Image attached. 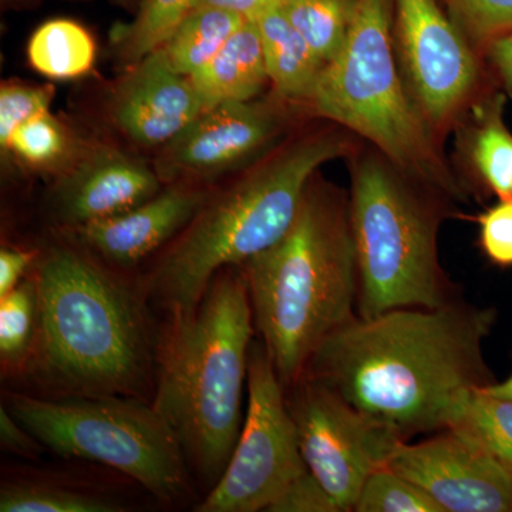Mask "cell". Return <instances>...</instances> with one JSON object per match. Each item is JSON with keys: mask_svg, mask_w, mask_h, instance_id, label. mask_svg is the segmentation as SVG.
Segmentation results:
<instances>
[{"mask_svg": "<svg viewBox=\"0 0 512 512\" xmlns=\"http://www.w3.org/2000/svg\"><path fill=\"white\" fill-rule=\"evenodd\" d=\"M495 319L494 309L460 298L439 308L356 315L323 340L303 376L389 421L406 439L436 433L463 394L495 382L484 355Z\"/></svg>", "mask_w": 512, "mask_h": 512, "instance_id": "6da1fadb", "label": "cell"}, {"mask_svg": "<svg viewBox=\"0 0 512 512\" xmlns=\"http://www.w3.org/2000/svg\"><path fill=\"white\" fill-rule=\"evenodd\" d=\"M239 268L255 330L285 390L291 389L323 340L357 315L349 194L315 175L284 237Z\"/></svg>", "mask_w": 512, "mask_h": 512, "instance_id": "7a4b0ae2", "label": "cell"}, {"mask_svg": "<svg viewBox=\"0 0 512 512\" xmlns=\"http://www.w3.org/2000/svg\"><path fill=\"white\" fill-rule=\"evenodd\" d=\"M338 127L286 138L227 187L210 192L148 279L171 316L194 312L218 272L239 268L284 237L320 168L355 154L348 130Z\"/></svg>", "mask_w": 512, "mask_h": 512, "instance_id": "3957f363", "label": "cell"}, {"mask_svg": "<svg viewBox=\"0 0 512 512\" xmlns=\"http://www.w3.org/2000/svg\"><path fill=\"white\" fill-rule=\"evenodd\" d=\"M37 335L30 359L39 383L67 397L134 396L150 370L143 305L87 249L53 244L39 256Z\"/></svg>", "mask_w": 512, "mask_h": 512, "instance_id": "277c9868", "label": "cell"}, {"mask_svg": "<svg viewBox=\"0 0 512 512\" xmlns=\"http://www.w3.org/2000/svg\"><path fill=\"white\" fill-rule=\"evenodd\" d=\"M254 330L247 281L231 266L215 275L194 312L171 316L160 348L154 409L210 490L241 434Z\"/></svg>", "mask_w": 512, "mask_h": 512, "instance_id": "5b68a950", "label": "cell"}, {"mask_svg": "<svg viewBox=\"0 0 512 512\" xmlns=\"http://www.w3.org/2000/svg\"><path fill=\"white\" fill-rule=\"evenodd\" d=\"M451 204L377 150L352 157L349 207L359 272L357 315L439 308L458 298L439 254L440 228L450 217Z\"/></svg>", "mask_w": 512, "mask_h": 512, "instance_id": "8992f818", "label": "cell"}, {"mask_svg": "<svg viewBox=\"0 0 512 512\" xmlns=\"http://www.w3.org/2000/svg\"><path fill=\"white\" fill-rule=\"evenodd\" d=\"M305 106L365 138L417 183L453 202L467 200L397 69L387 0H356L348 40L323 67Z\"/></svg>", "mask_w": 512, "mask_h": 512, "instance_id": "52a82bcc", "label": "cell"}, {"mask_svg": "<svg viewBox=\"0 0 512 512\" xmlns=\"http://www.w3.org/2000/svg\"><path fill=\"white\" fill-rule=\"evenodd\" d=\"M6 407L59 456L114 468L163 503L187 494L183 448L153 404L128 396L49 400L13 393Z\"/></svg>", "mask_w": 512, "mask_h": 512, "instance_id": "ba28073f", "label": "cell"}, {"mask_svg": "<svg viewBox=\"0 0 512 512\" xmlns=\"http://www.w3.org/2000/svg\"><path fill=\"white\" fill-rule=\"evenodd\" d=\"M244 426L224 474L198 512H256L268 508L308 470L286 390L264 343H252Z\"/></svg>", "mask_w": 512, "mask_h": 512, "instance_id": "9c48e42d", "label": "cell"}, {"mask_svg": "<svg viewBox=\"0 0 512 512\" xmlns=\"http://www.w3.org/2000/svg\"><path fill=\"white\" fill-rule=\"evenodd\" d=\"M286 403L306 467L339 512L353 511L367 478L389 464L406 437L309 377L286 390Z\"/></svg>", "mask_w": 512, "mask_h": 512, "instance_id": "30bf717a", "label": "cell"}, {"mask_svg": "<svg viewBox=\"0 0 512 512\" xmlns=\"http://www.w3.org/2000/svg\"><path fill=\"white\" fill-rule=\"evenodd\" d=\"M286 103L275 94L202 111L158 151L153 167L161 183L207 185L249 167L279 144L289 119Z\"/></svg>", "mask_w": 512, "mask_h": 512, "instance_id": "8fae6325", "label": "cell"}, {"mask_svg": "<svg viewBox=\"0 0 512 512\" xmlns=\"http://www.w3.org/2000/svg\"><path fill=\"white\" fill-rule=\"evenodd\" d=\"M396 12L409 92L427 123L439 131L476 92V53L436 0H396Z\"/></svg>", "mask_w": 512, "mask_h": 512, "instance_id": "7c38bea8", "label": "cell"}, {"mask_svg": "<svg viewBox=\"0 0 512 512\" xmlns=\"http://www.w3.org/2000/svg\"><path fill=\"white\" fill-rule=\"evenodd\" d=\"M387 466L421 488L441 512H512L510 474L454 431L403 441Z\"/></svg>", "mask_w": 512, "mask_h": 512, "instance_id": "4fadbf2b", "label": "cell"}, {"mask_svg": "<svg viewBox=\"0 0 512 512\" xmlns=\"http://www.w3.org/2000/svg\"><path fill=\"white\" fill-rule=\"evenodd\" d=\"M107 107L121 136L141 148L164 147L205 110L190 79L171 66L163 49L126 67Z\"/></svg>", "mask_w": 512, "mask_h": 512, "instance_id": "5bb4252c", "label": "cell"}, {"mask_svg": "<svg viewBox=\"0 0 512 512\" xmlns=\"http://www.w3.org/2000/svg\"><path fill=\"white\" fill-rule=\"evenodd\" d=\"M154 167L109 144L93 143L72 170L57 178L52 207L69 228L104 220L156 197L161 191Z\"/></svg>", "mask_w": 512, "mask_h": 512, "instance_id": "9a60e30c", "label": "cell"}, {"mask_svg": "<svg viewBox=\"0 0 512 512\" xmlns=\"http://www.w3.org/2000/svg\"><path fill=\"white\" fill-rule=\"evenodd\" d=\"M205 184L167 185L133 210L74 228L84 249L116 266H133L173 241L210 195Z\"/></svg>", "mask_w": 512, "mask_h": 512, "instance_id": "2e32d148", "label": "cell"}, {"mask_svg": "<svg viewBox=\"0 0 512 512\" xmlns=\"http://www.w3.org/2000/svg\"><path fill=\"white\" fill-rule=\"evenodd\" d=\"M188 79L205 110L256 99L269 79L254 20H245L218 55Z\"/></svg>", "mask_w": 512, "mask_h": 512, "instance_id": "e0dca14e", "label": "cell"}, {"mask_svg": "<svg viewBox=\"0 0 512 512\" xmlns=\"http://www.w3.org/2000/svg\"><path fill=\"white\" fill-rule=\"evenodd\" d=\"M251 20L261 37L266 73L276 96L305 104L326 63L289 22L281 5Z\"/></svg>", "mask_w": 512, "mask_h": 512, "instance_id": "ac0fdd59", "label": "cell"}, {"mask_svg": "<svg viewBox=\"0 0 512 512\" xmlns=\"http://www.w3.org/2000/svg\"><path fill=\"white\" fill-rule=\"evenodd\" d=\"M92 144L47 111L15 131L2 148V156L25 173L57 180L72 170Z\"/></svg>", "mask_w": 512, "mask_h": 512, "instance_id": "d6986e66", "label": "cell"}, {"mask_svg": "<svg viewBox=\"0 0 512 512\" xmlns=\"http://www.w3.org/2000/svg\"><path fill=\"white\" fill-rule=\"evenodd\" d=\"M126 505L114 495L63 478H9L0 487L2 512H121Z\"/></svg>", "mask_w": 512, "mask_h": 512, "instance_id": "ffe728a7", "label": "cell"}, {"mask_svg": "<svg viewBox=\"0 0 512 512\" xmlns=\"http://www.w3.org/2000/svg\"><path fill=\"white\" fill-rule=\"evenodd\" d=\"M497 461L512 478V400L470 390L448 410L446 426Z\"/></svg>", "mask_w": 512, "mask_h": 512, "instance_id": "44dd1931", "label": "cell"}, {"mask_svg": "<svg viewBox=\"0 0 512 512\" xmlns=\"http://www.w3.org/2000/svg\"><path fill=\"white\" fill-rule=\"evenodd\" d=\"M505 96L480 104L468 138V157L480 183L498 200L512 198V133L504 119Z\"/></svg>", "mask_w": 512, "mask_h": 512, "instance_id": "7402d4cb", "label": "cell"}, {"mask_svg": "<svg viewBox=\"0 0 512 512\" xmlns=\"http://www.w3.org/2000/svg\"><path fill=\"white\" fill-rule=\"evenodd\" d=\"M97 45L92 33L72 19H52L32 33L28 62L47 79L70 80L86 76L96 63Z\"/></svg>", "mask_w": 512, "mask_h": 512, "instance_id": "603a6c76", "label": "cell"}, {"mask_svg": "<svg viewBox=\"0 0 512 512\" xmlns=\"http://www.w3.org/2000/svg\"><path fill=\"white\" fill-rule=\"evenodd\" d=\"M245 20L227 9L197 6L161 49L178 73L190 77L218 55Z\"/></svg>", "mask_w": 512, "mask_h": 512, "instance_id": "cb8c5ba5", "label": "cell"}, {"mask_svg": "<svg viewBox=\"0 0 512 512\" xmlns=\"http://www.w3.org/2000/svg\"><path fill=\"white\" fill-rule=\"evenodd\" d=\"M200 0H143L134 18L111 30V49L126 69L161 49Z\"/></svg>", "mask_w": 512, "mask_h": 512, "instance_id": "d4e9b609", "label": "cell"}, {"mask_svg": "<svg viewBox=\"0 0 512 512\" xmlns=\"http://www.w3.org/2000/svg\"><path fill=\"white\" fill-rule=\"evenodd\" d=\"M281 9L316 55L328 63L348 40L356 0H282Z\"/></svg>", "mask_w": 512, "mask_h": 512, "instance_id": "484cf974", "label": "cell"}, {"mask_svg": "<svg viewBox=\"0 0 512 512\" xmlns=\"http://www.w3.org/2000/svg\"><path fill=\"white\" fill-rule=\"evenodd\" d=\"M35 276L0 298V362L5 372L18 373L32 359L37 335Z\"/></svg>", "mask_w": 512, "mask_h": 512, "instance_id": "4316f807", "label": "cell"}, {"mask_svg": "<svg viewBox=\"0 0 512 512\" xmlns=\"http://www.w3.org/2000/svg\"><path fill=\"white\" fill-rule=\"evenodd\" d=\"M355 512H441L439 505L389 466L370 474L357 495Z\"/></svg>", "mask_w": 512, "mask_h": 512, "instance_id": "83f0119b", "label": "cell"}, {"mask_svg": "<svg viewBox=\"0 0 512 512\" xmlns=\"http://www.w3.org/2000/svg\"><path fill=\"white\" fill-rule=\"evenodd\" d=\"M55 99L52 84L3 82L0 86V150L23 124L50 111Z\"/></svg>", "mask_w": 512, "mask_h": 512, "instance_id": "f1b7e54d", "label": "cell"}, {"mask_svg": "<svg viewBox=\"0 0 512 512\" xmlns=\"http://www.w3.org/2000/svg\"><path fill=\"white\" fill-rule=\"evenodd\" d=\"M480 244L494 265L512 268V198L500 200L478 217Z\"/></svg>", "mask_w": 512, "mask_h": 512, "instance_id": "f546056e", "label": "cell"}, {"mask_svg": "<svg viewBox=\"0 0 512 512\" xmlns=\"http://www.w3.org/2000/svg\"><path fill=\"white\" fill-rule=\"evenodd\" d=\"M471 35L485 47L512 32V0H458Z\"/></svg>", "mask_w": 512, "mask_h": 512, "instance_id": "4dcf8cb0", "label": "cell"}, {"mask_svg": "<svg viewBox=\"0 0 512 512\" xmlns=\"http://www.w3.org/2000/svg\"><path fill=\"white\" fill-rule=\"evenodd\" d=\"M269 512H339L332 497L311 471L296 477L279 495Z\"/></svg>", "mask_w": 512, "mask_h": 512, "instance_id": "1f68e13d", "label": "cell"}, {"mask_svg": "<svg viewBox=\"0 0 512 512\" xmlns=\"http://www.w3.org/2000/svg\"><path fill=\"white\" fill-rule=\"evenodd\" d=\"M0 446L3 451L25 458H37L43 444L2 404L0 407Z\"/></svg>", "mask_w": 512, "mask_h": 512, "instance_id": "d6a6232c", "label": "cell"}, {"mask_svg": "<svg viewBox=\"0 0 512 512\" xmlns=\"http://www.w3.org/2000/svg\"><path fill=\"white\" fill-rule=\"evenodd\" d=\"M39 254L28 249L3 247L0 251V298L25 281L26 272L36 264Z\"/></svg>", "mask_w": 512, "mask_h": 512, "instance_id": "836d02e7", "label": "cell"}, {"mask_svg": "<svg viewBox=\"0 0 512 512\" xmlns=\"http://www.w3.org/2000/svg\"><path fill=\"white\" fill-rule=\"evenodd\" d=\"M487 53L505 90L512 97V32L493 40L487 46Z\"/></svg>", "mask_w": 512, "mask_h": 512, "instance_id": "e575fe53", "label": "cell"}, {"mask_svg": "<svg viewBox=\"0 0 512 512\" xmlns=\"http://www.w3.org/2000/svg\"><path fill=\"white\" fill-rule=\"evenodd\" d=\"M282 0H200L197 6H215L238 13L242 18L255 19L265 10L281 5Z\"/></svg>", "mask_w": 512, "mask_h": 512, "instance_id": "d590c367", "label": "cell"}, {"mask_svg": "<svg viewBox=\"0 0 512 512\" xmlns=\"http://www.w3.org/2000/svg\"><path fill=\"white\" fill-rule=\"evenodd\" d=\"M480 389L497 399L512 400V375L503 382H493L488 386L480 387Z\"/></svg>", "mask_w": 512, "mask_h": 512, "instance_id": "8d00e7d4", "label": "cell"}, {"mask_svg": "<svg viewBox=\"0 0 512 512\" xmlns=\"http://www.w3.org/2000/svg\"><path fill=\"white\" fill-rule=\"evenodd\" d=\"M42 2L43 0H2V5L6 9L23 10L36 8Z\"/></svg>", "mask_w": 512, "mask_h": 512, "instance_id": "74e56055", "label": "cell"}, {"mask_svg": "<svg viewBox=\"0 0 512 512\" xmlns=\"http://www.w3.org/2000/svg\"><path fill=\"white\" fill-rule=\"evenodd\" d=\"M111 2L116 3L120 8L131 10V12L136 13L138 6L143 0H111Z\"/></svg>", "mask_w": 512, "mask_h": 512, "instance_id": "f35d334b", "label": "cell"}]
</instances>
